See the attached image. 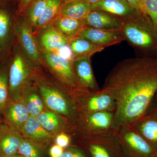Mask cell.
<instances>
[{"instance_id":"1","label":"cell","mask_w":157,"mask_h":157,"mask_svg":"<svg viewBox=\"0 0 157 157\" xmlns=\"http://www.w3.org/2000/svg\"><path fill=\"white\" fill-rule=\"evenodd\" d=\"M103 88L112 91L116 108L113 129L130 124L148 111L157 91V57L125 59L105 78Z\"/></svg>"},{"instance_id":"2","label":"cell","mask_w":157,"mask_h":157,"mask_svg":"<svg viewBox=\"0 0 157 157\" xmlns=\"http://www.w3.org/2000/svg\"><path fill=\"white\" fill-rule=\"evenodd\" d=\"M123 19L121 31L126 40L140 51L157 54V33L149 17L140 12Z\"/></svg>"},{"instance_id":"3","label":"cell","mask_w":157,"mask_h":157,"mask_svg":"<svg viewBox=\"0 0 157 157\" xmlns=\"http://www.w3.org/2000/svg\"><path fill=\"white\" fill-rule=\"evenodd\" d=\"M77 94L78 106L81 107L82 113L115 111V97L112 91L108 89L102 88L96 92L82 91Z\"/></svg>"},{"instance_id":"4","label":"cell","mask_w":157,"mask_h":157,"mask_svg":"<svg viewBox=\"0 0 157 157\" xmlns=\"http://www.w3.org/2000/svg\"><path fill=\"white\" fill-rule=\"evenodd\" d=\"M120 142L135 157H151L154 148L130 124L124 125L114 130Z\"/></svg>"},{"instance_id":"5","label":"cell","mask_w":157,"mask_h":157,"mask_svg":"<svg viewBox=\"0 0 157 157\" xmlns=\"http://www.w3.org/2000/svg\"><path fill=\"white\" fill-rule=\"evenodd\" d=\"M42 55L49 67L70 88L76 93L86 90L82 86L73 71V62L63 57L57 53L42 51Z\"/></svg>"},{"instance_id":"6","label":"cell","mask_w":157,"mask_h":157,"mask_svg":"<svg viewBox=\"0 0 157 157\" xmlns=\"http://www.w3.org/2000/svg\"><path fill=\"white\" fill-rule=\"evenodd\" d=\"M114 112L99 111L82 113L80 127L86 136L98 135L113 130Z\"/></svg>"},{"instance_id":"7","label":"cell","mask_w":157,"mask_h":157,"mask_svg":"<svg viewBox=\"0 0 157 157\" xmlns=\"http://www.w3.org/2000/svg\"><path fill=\"white\" fill-rule=\"evenodd\" d=\"M89 152L92 157H113V150L120 148V142L114 130L86 136Z\"/></svg>"},{"instance_id":"8","label":"cell","mask_w":157,"mask_h":157,"mask_svg":"<svg viewBox=\"0 0 157 157\" xmlns=\"http://www.w3.org/2000/svg\"><path fill=\"white\" fill-rule=\"evenodd\" d=\"M29 75V67L24 57L21 53H16L11 62L9 74L10 98L14 101L17 100Z\"/></svg>"},{"instance_id":"9","label":"cell","mask_w":157,"mask_h":157,"mask_svg":"<svg viewBox=\"0 0 157 157\" xmlns=\"http://www.w3.org/2000/svg\"><path fill=\"white\" fill-rule=\"evenodd\" d=\"M40 92L46 106L60 114L74 117L76 108L73 102L61 93L47 86L40 87Z\"/></svg>"},{"instance_id":"10","label":"cell","mask_w":157,"mask_h":157,"mask_svg":"<svg viewBox=\"0 0 157 157\" xmlns=\"http://www.w3.org/2000/svg\"><path fill=\"white\" fill-rule=\"evenodd\" d=\"M92 44L106 47L116 45L126 40L121 31H108L85 27L78 37Z\"/></svg>"},{"instance_id":"11","label":"cell","mask_w":157,"mask_h":157,"mask_svg":"<svg viewBox=\"0 0 157 157\" xmlns=\"http://www.w3.org/2000/svg\"><path fill=\"white\" fill-rule=\"evenodd\" d=\"M31 28L27 21L21 20L16 25V34L24 52L31 61L38 63L41 55Z\"/></svg>"},{"instance_id":"12","label":"cell","mask_w":157,"mask_h":157,"mask_svg":"<svg viewBox=\"0 0 157 157\" xmlns=\"http://www.w3.org/2000/svg\"><path fill=\"white\" fill-rule=\"evenodd\" d=\"M87 27L108 31H121L124 19L106 11L92 10L84 19Z\"/></svg>"},{"instance_id":"13","label":"cell","mask_w":157,"mask_h":157,"mask_svg":"<svg viewBox=\"0 0 157 157\" xmlns=\"http://www.w3.org/2000/svg\"><path fill=\"white\" fill-rule=\"evenodd\" d=\"M90 56L76 57L72 65L73 71L83 88L90 92L101 90L93 73L91 64Z\"/></svg>"},{"instance_id":"14","label":"cell","mask_w":157,"mask_h":157,"mask_svg":"<svg viewBox=\"0 0 157 157\" xmlns=\"http://www.w3.org/2000/svg\"><path fill=\"white\" fill-rule=\"evenodd\" d=\"M154 148L157 147V113L147 112L130 124Z\"/></svg>"},{"instance_id":"15","label":"cell","mask_w":157,"mask_h":157,"mask_svg":"<svg viewBox=\"0 0 157 157\" xmlns=\"http://www.w3.org/2000/svg\"><path fill=\"white\" fill-rule=\"evenodd\" d=\"M23 137L18 131L6 124H0V157H12L17 154Z\"/></svg>"},{"instance_id":"16","label":"cell","mask_w":157,"mask_h":157,"mask_svg":"<svg viewBox=\"0 0 157 157\" xmlns=\"http://www.w3.org/2000/svg\"><path fill=\"white\" fill-rule=\"evenodd\" d=\"M1 112L4 123L20 133L30 116L25 105L16 102H9Z\"/></svg>"},{"instance_id":"17","label":"cell","mask_w":157,"mask_h":157,"mask_svg":"<svg viewBox=\"0 0 157 157\" xmlns=\"http://www.w3.org/2000/svg\"><path fill=\"white\" fill-rule=\"evenodd\" d=\"M40 33L39 41L44 51L59 53L62 48L70 44V40L57 30L52 24Z\"/></svg>"},{"instance_id":"18","label":"cell","mask_w":157,"mask_h":157,"mask_svg":"<svg viewBox=\"0 0 157 157\" xmlns=\"http://www.w3.org/2000/svg\"><path fill=\"white\" fill-rule=\"evenodd\" d=\"M92 10L106 11L123 18L132 17L142 12L133 8L126 0H103L91 5Z\"/></svg>"},{"instance_id":"19","label":"cell","mask_w":157,"mask_h":157,"mask_svg":"<svg viewBox=\"0 0 157 157\" xmlns=\"http://www.w3.org/2000/svg\"><path fill=\"white\" fill-rule=\"evenodd\" d=\"M52 24L70 42L78 37L85 27L84 20L74 19L59 15Z\"/></svg>"},{"instance_id":"20","label":"cell","mask_w":157,"mask_h":157,"mask_svg":"<svg viewBox=\"0 0 157 157\" xmlns=\"http://www.w3.org/2000/svg\"><path fill=\"white\" fill-rule=\"evenodd\" d=\"M21 133L27 139L42 144L49 142L52 137L51 133L42 127L36 117L32 116L29 117Z\"/></svg>"},{"instance_id":"21","label":"cell","mask_w":157,"mask_h":157,"mask_svg":"<svg viewBox=\"0 0 157 157\" xmlns=\"http://www.w3.org/2000/svg\"><path fill=\"white\" fill-rule=\"evenodd\" d=\"M91 11V5L86 0H78L62 5L58 15L76 20H84Z\"/></svg>"},{"instance_id":"22","label":"cell","mask_w":157,"mask_h":157,"mask_svg":"<svg viewBox=\"0 0 157 157\" xmlns=\"http://www.w3.org/2000/svg\"><path fill=\"white\" fill-rule=\"evenodd\" d=\"M63 0H52L47 2L42 15L38 21L34 35H38L42 30L52 24L54 20L58 14Z\"/></svg>"},{"instance_id":"23","label":"cell","mask_w":157,"mask_h":157,"mask_svg":"<svg viewBox=\"0 0 157 157\" xmlns=\"http://www.w3.org/2000/svg\"><path fill=\"white\" fill-rule=\"evenodd\" d=\"M70 45L74 58L76 57L92 56L101 52L105 48L97 46L79 37H77L70 42Z\"/></svg>"},{"instance_id":"24","label":"cell","mask_w":157,"mask_h":157,"mask_svg":"<svg viewBox=\"0 0 157 157\" xmlns=\"http://www.w3.org/2000/svg\"><path fill=\"white\" fill-rule=\"evenodd\" d=\"M17 154L26 157H45L46 155V150L42 144L27 138L21 141Z\"/></svg>"},{"instance_id":"25","label":"cell","mask_w":157,"mask_h":157,"mask_svg":"<svg viewBox=\"0 0 157 157\" xmlns=\"http://www.w3.org/2000/svg\"><path fill=\"white\" fill-rule=\"evenodd\" d=\"M11 20L9 13L0 8V47L6 48L9 46L11 33Z\"/></svg>"},{"instance_id":"26","label":"cell","mask_w":157,"mask_h":157,"mask_svg":"<svg viewBox=\"0 0 157 157\" xmlns=\"http://www.w3.org/2000/svg\"><path fill=\"white\" fill-rule=\"evenodd\" d=\"M36 117L42 127L50 132H55L64 125L61 118L55 113L42 112Z\"/></svg>"},{"instance_id":"27","label":"cell","mask_w":157,"mask_h":157,"mask_svg":"<svg viewBox=\"0 0 157 157\" xmlns=\"http://www.w3.org/2000/svg\"><path fill=\"white\" fill-rule=\"evenodd\" d=\"M45 0H34L31 3L27 10L28 22L31 27L36 28L37 23L47 5Z\"/></svg>"},{"instance_id":"28","label":"cell","mask_w":157,"mask_h":157,"mask_svg":"<svg viewBox=\"0 0 157 157\" xmlns=\"http://www.w3.org/2000/svg\"><path fill=\"white\" fill-rule=\"evenodd\" d=\"M9 74L6 71H0V112L9 103Z\"/></svg>"},{"instance_id":"29","label":"cell","mask_w":157,"mask_h":157,"mask_svg":"<svg viewBox=\"0 0 157 157\" xmlns=\"http://www.w3.org/2000/svg\"><path fill=\"white\" fill-rule=\"evenodd\" d=\"M25 106L30 116L36 117L42 112L43 104L42 99L38 94H33L29 96Z\"/></svg>"},{"instance_id":"30","label":"cell","mask_w":157,"mask_h":157,"mask_svg":"<svg viewBox=\"0 0 157 157\" xmlns=\"http://www.w3.org/2000/svg\"><path fill=\"white\" fill-rule=\"evenodd\" d=\"M142 7L157 33V0H142Z\"/></svg>"},{"instance_id":"31","label":"cell","mask_w":157,"mask_h":157,"mask_svg":"<svg viewBox=\"0 0 157 157\" xmlns=\"http://www.w3.org/2000/svg\"><path fill=\"white\" fill-rule=\"evenodd\" d=\"M60 157H87L84 152L77 147H70L63 151Z\"/></svg>"},{"instance_id":"32","label":"cell","mask_w":157,"mask_h":157,"mask_svg":"<svg viewBox=\"0 0 157 157\" xmlns=\"http://www.w3.org/2000/svg\"><path fill=\"white\" fill-rule=\"evenodd\" d=\"M56 144L63 148L67 146L70 144V137L66 134H60L57 136L56 139Z\"/></svg>"},{"instance_id":"33","label":"cell","mask_w":157,"mask_h":157,"mask_svg":"<svg viewBox=\"0 0 157 157\" xmlns=\"http://www.w3.org/2000/svg\"><path fill=\"white\" fill-rule=\"evenodd\" d=\"M34 0H19L18 13L21 14L29 8V6Z\"/></svg>"},{"instance_id":"34","label":"cell","mask_w":157,"mask_h":157,"mask_svg":"<svg viewBox=\"0 0 157 157\" xmlns=\"http://www.w3.org/2000/svg\"><path fill=\"white\" fill-rule=\"evenodd\" d=\"M63 149L57 144L52 147L49 151L51 157H60L63 152Z\"/></svg>"},{"instance_id":"35","label":"cell","mask_w":157,"mask_h":157,"mask_svg":"<svg viewBox=\"0 0 157 157\" xmlns=\"http://www.w3.org/2000/svg\"><path fill=\"white\" fill-rule=\"evenodd\" d=\"M135 9L145 14L142 7V0H126Z\"/></svg>"},{"instance_id":"36","label":"cell","mask_w":157,"mask_h":157,"mask_svg":"<svg viewBox=\"0 0 157 157\" xmlns=\"http://www.w3.org/2000/svg\"><path fill=\"white\" fill-rule=\"evenodd\" d=\"M148 112L157 113V91L153 99L148 111H147V112Z\"/></svg>"},{"instance_id":"37","label":"cell","mask_w":157,"mask_h":157,"mask_svg":"<svg viewBox=\"0 0 157 157\" xmlns=\"http://www.w3.org/2000/svg\"><path fill=\"white\" fill-rule=\"evenodd\" d=\"M89 3H90L91 5H92L94 4H96V3L99 2H101L103 0H86Z\"/></svg>"},{"instance_id":"38","label":"cell","mask_w":157,"mask_h":157,"mask_svg":"<svg viewBox=\"0 0 157 157\" xmlns=\"http://www.w3.org/2000/svg\"><path fill=\"white\" fill-rule=\"evenodd\" d=\"M76 1H78V0H63V3H62V5H65V4L72 2H75Z\"/></svg>"},{"instance_id":"39","label":"cell","mask_w":157,"mask_h":157,"mask_svg":"<svg viewBox=\"0 0 157 157\" xmlns=\"http://www.w3.org/2000/svg\"><path fill=\"white\" fill-rule=\"evenodd\" d=\"M151 157H157V147L154 149L153 152Z\"/></svg>"},{"instance_id":"40","label":"cell","mask_w":157,"mask_h":157,"mask_svg":"<svg viewBox=\"0 0 157 157\" xmlns=\"http://www.w3.org/2000/svg\"><path fill=\"white\" fill-rule=\"evenodd\" d=\"M19 155L18 154H17L14 155V156H13V157H19Z\"/></svg>"},{"instance_id":"41","label":"cell","mask_w":157,"mask_h":157,"mask_svg":"<svg viewBox=\"0 0 157 157\" xmlns=\"http://www.w3.org/2000/svg\"><path fill=\"white\" fill-rule=\"evenodd\" d=\"M19 157H26L25 156H24L21 155H19Z\"/></svg>"},{"instance_id":"42","label":"cell","mask_w":157,"mask_h":157,"mask_svg":"<svg viewBox=\"0 0 157 157\" xmlns=\"http://www.w3.org/2000/svg\"><path fill=\"white\" fill-rule=\"evenodd\" d=\"M45 1H47V2H48V1H52V0H45Z\"/></svg>"},{"instance_id":"43","label":"cell","mask_w":157,"mask_h":157,"mask_svg":"<svg viewBox=\"0 0 157 157\" xmlns=\"http://www.w3.org/2000/svg\"><path fill=\"white\" fill-rule=\"evenodd\" d=\"M1 47H0V51H1Z\"/></svg>"}]
</instances>
